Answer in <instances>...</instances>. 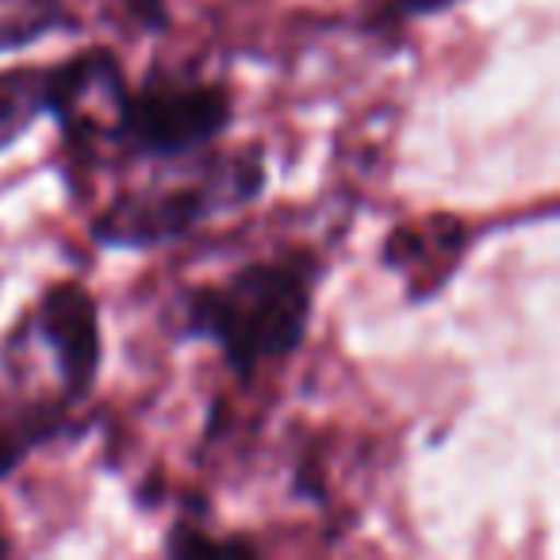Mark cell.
<instances>
[{
	"mask_svg": "<svg viewBox=\"0 0 560 560\" xmlns=\"http://www.w3.org/2000/svg\"><path fill=\"white\" fill-rule=\"evenodd\" d=\"M70 407L58 399L39 404V399H16L0 392V480L16 476L27 460L47 445L62 442V438L85 434V422H73Z\"/></svg>",
	"mask_w": 560,
	"mask_h": 560,
	"instance_id": "cell-6",
	"label": "cell"
},
{
	"mask_svg": "<svg viewBox=\"0 0 560 560\" xmlns=\"http://www.w3.org/2000/svg\"><path fill=\"white\" fill-rule=\"evenodd\" d=\"M162 552H165V557H196V552H215V557L242 552V557H254L257 545L246 541V537H208V534H200V526L177 522V526L165 534Z\"/></svg>",
	"mask_w": 560,
	"mask_h": 560,
	"instance_id": "cell-8",
	"label": "cell"
},
{
	"mask_svg": "<svg viewBox=\"0 0 560 560\" xmlns=\"http://www.w3.org/2000/svg\"><path fill=\"white\" fill-rule=\"evenodd\" d=\"M9 338L43 346V353L55 365V399L62 407L81 411L93 399L104 369V323L101 300L81 280H50Z\"/></svg>",
	"mask_w": 560,
	"mask_h": 560,
	"instance_id": "cell-4",
	"label": "cell"
},
{
	"mask_svg": "<svg viewBox=\"0 0 560 560\" xmlns=\"http://www.w3.org/2000/svg\"><path fill=\"white\" fill-rule=\"evenodd\" d=\"M234 93L223 81L177 78L150 66L139 89L124 96L104 147L124 162H188L234 127Z\"/></svg>",
	"mask_w": 560,
	"mask_h": 560,
	"instance_id": "cell-3",
	"label": "cell"
},
{
	"mask_svg": "<svg viewBox=\"0 0 560 560\" xmlns=\"http://www.w3.org/2000/svg\"><path fill=\"white\" fill-rule=\"evenodd\" d=\"M119 9L142 35H165L173 27L170 0H119Z\"/></svg>",
	"mask_w": 560,
	"mask_h": 560,
	"instance_id": "cell-9",
	"label": "cell"
},
{
	"mask_svg": "<svg viewBox=\"0 0 560 560\" xmlns=\"http://www.w3.org/2000/svg\"><path fill=\"white\" fill-rule=\"evenodd\" d=\"M4 552H12V541L4 537V526H0V557H4Z\"/></svg>",
	"mask_w": 560,
	"mask_h": 560,
	"instance_id": "cell-11",
	"label": "cell"
},
{
	"mask_svg": "<svg viewBox=\"0 0 560 560\" xmlns=\"http://www.w3.org/2000/svg\"><path fill=\"white\" fill-rule=\"evenodd\" d=\"M465 0H392V9L407 20H430V16H450L453 9H460Z\"/></svg>",
	"mask_w": 560,
	"mask_h": 560,
	"instance_id": "cell-10",
	"label": "cell"
},
{
	"mask_svg": "<svg viewBox=\"0 0 560 560\" xmlns=\"http://www.w3.org/2000/svg\"><path fill=\"white\" fill-rule=\"evenodd\" d=\"M50 116L47 66H9L0 70V154L16 150Z\"/></svg>",
	"mask_w": 560,
	"mask_h": 560,
	"instance_id": "cell-7",
	"label": "cell"
},
{
	"mask_svg": "<svg viewBox=\"0 0 560 560\" xmlns=\"http://www.w3.org/2000/svg\"><path fill=\"white\" fill-rule=\"evenodd\" d=\"M323 265L312 249L242 261L223 280L180 289L173 300V338L208 342L242 384L261 369L292 361L315 323Z\"/></svg>",
	"mask_w": 560,
	"mask_h": 560,
	"instance_id": "cell-1",
	"label": "cell"
},
{
	"mask_svg": "<svg viewBox=\"0 0 560 560\" xmlns=\"http://www.w3.org/2000/svg\"><path fill=\"white\" fill-rule=\"evenodd\" d=\"M269 188V162L261 147H246L238 154L208 158L196 165V177L177 185L127 188L112 196L89 223V238L101 249L150 254L192 238L208 219L231 215L257 203Z\"/></svg>",
	"mask_w": 560,
	"mask_h": 560,
	"instance_id": "cell-2",
	"label": "cell"
},
{
	"mask_svg": "<svg viewBox=\"0 0 560 560\" xmlns=\"http://www.w3.org/2000/svg\"><path fill=\"white\" fill-rule=\"evenodd\" d=\"M468 242H472V231L457 215H430L422 223H399L381 242V269L399 272L407 284H422V289H415L411 304H427V300H434L430 265L438 257H450V261L460 265Z\"/></svg>",
	"mask_w": 560,
	"mask_h": 560,
	"instance_id": "cell-5",
	"label": "cell"
}]
</instances>
